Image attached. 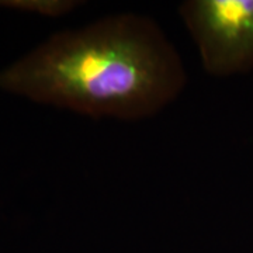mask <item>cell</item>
I'll return each mask as SVG.
<instances>
[{
    "instance_id": "1",
    "label": "cell",
    "mask_w": 253,
    "mask_h": 253,
    "mask_svg": "<svg viewBox=\"0 0 253 253\" xmlns=\"http://www.w3.org/2000/svg\"><path fill=\"white\" fill-rule=\"evenodd\" d=\"M180 55L154 20L134 13L58 31L0 69V90L93 118L136 121L180 96Z\"/></svg>"
},
{
    "instance_id": "2",
    "label": "cell",
    "mask_w": 253,
    "mask_h": 253,
    "mask_svg": "<svg viewBox=\"0 0 253 253\" xmlns=\"http://www.w3.org/2000/svg\"><path fill=\"white\" fill-rule=\"evenodd\" d=\"M179 14L204 71L231 76L253 66V0H187Z\"/></svg>"
},
{
    "instance_id": "3",
    "label": "cell",
    "mask_w": 253,
    "mask_h": 253,
    "mask_svg": "<svg viewBox=\"0 0 253 253\" xmlns=\"http://www.w3.org/2000/svg\"><path fill=\"white\" fill-rule=\"evenodd\" d=\"M81 4L83 3L78 0H0L1 10H13L51 18L69 14Z\"/></svg>"
}]
</instances>
